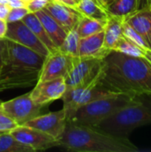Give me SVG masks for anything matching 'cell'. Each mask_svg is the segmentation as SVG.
Returning <instances> with one entry per match:
<instances>
[{"mask_svg": "<svg viewBox=\"0 0 151 152\" xmlns=\"http://www.w3.org/2000/svg\"><path fill=\"white\" fill-rule=\"evenodd\" d=\"M7 62V50L4 38H0V69Z\"/></svg>", "mask_w": 151, "mask_h": 152, "instance_id": "obj_31", "label": "cell"}, {"mask_svg": "<svg viewBox=\"0 0 151 152\" xmlns=\"http://www.w3.org/2000/svg\"><path fill=\"white\" fill-rule=\"evenodd\" d=\"M137 0H113L106 11L110 15L125 17L136 10Z\"/></svg>", "mask_w": 151, "mask_h": 152, "instance_id": "obj_24", "label": "cell"}, {"mask_svg": "<svg viewBox=\"0 0 151 152\" xmlns=\"http://www.w3.org/2000/svg\"><path fill=\"white\" fill-rule=\"evenodd\" d=\"M67 118L64 110H61L59 111L49 112L44 115H39L31 120L28 121L25 125L29 127H33L35 129L40 130L56 140L63 134L66 126H67Z\"/></svg>", "mask_w": 151, "mask_h": 152, "instance_id": "obj_13", "label": "cell"}, {"mask_svg": "<svg viewBox=\"0 0 151 152\" xmlns=\"http://www.w3.org/2000/svg\"><path fill=\"white\" fill-rule=\"evenodd\" d=\"M10 7L8 4H0V19L6 20V18L8 16V13L10 12Z\"/></svg>", "mask_w": 151, "mask_h": 152, "instance_id": "obj_32", "label": "cell"}, {"mask_svg": "<svg viewBox=\"0 0 151 152\" xmlns=\"http://www.w3.org/2000/svg\"><path fill=\"white\" fill-rule=\"evenodd\" d=\"M7 31V21L0 19V38H4Z\"/></svg>", "mask_w": 151, "mask_h": 152, "instance_id": "obj_34", "label": "cell"}, {"mask_svg": "<svg viewBox=\"0 0 151 152\" xmlns=\"http://www.w3.org/2000/svg\"><path fill=\"white\" fill-rule=\"evenodd\" d=\"M144 58L150 62L151 64V49H149L145 52V55H144Z\"/></svg>", "mask_w": 151, "mask_h": 152, "instance_id": "obj_37", "label": "cell"}, {"mask_svg": "<svg viewBox=\"0 0 151 152\" xmlns=\"http://www.w3.org/2000/svg\"><path fill=\"white\" fill-rule=\"evenodd\" d=\"M104 29L93 35L79 37L78 56H94L104 59L111 51L103 47Z\"/></svg>", "mask_w": 151, "mask_h": 152, "instance_id": "obj_16", "label": "cell"}, {"mask_svg": "<svg viewBox=\"0 0 151 152\" xmlns=\"http://www.w3.org/2000/svg\"><path fill=\"white\" fill-rule=\"evenodd\" d=\"M77 25L72 28L65 37L62 44L58 48L62 53L70 56H78V40L79 36L77 30Z\"/></svg>", "mask_w": 151, "mask_h": 152, "instance_id": "obj_25", "label": "cell"}, {"mask_svg": "<svg viewBox=\"0 0 151 152\" xmlns=\"http://www.w3.org/2000/svg\"><path fill=\"white\" fill-rule=\"evenodd\" d=\"M123 36L145 51L150 49V46L146 42V40L133 28H132L127 22H125V20L123 23Z\"/></svg>", "mask_w": 151, "mask_h": 152, "instance_id": "obj_27", "label": "cell"}, {"mask_svg": "<svg viewBox=\"0 0 151 152\" xmlns=\"http://www.w3.org/2000/svg\"><path fill=\"white\" fill-rule=\"evenodd\" d=\"M105 25L106 21L104 20H99L96 19L82 15L77 25V34L79 37H85L103 30Z\"/></svg>", "mask_w": 151, "mask_h": 152, "instance_id": "obj_22", "label": "cell"}, {"mask_svg": "<svg viewBox=\"0 0 151 152\" xmlns=\"http://www.w3.org/2000/svg\"><path fill=\"white\" fill-rule=\"evenodd\" d=\"M41 108L33 102L29 93L0 102V109L18 126H23L28 121L39 116Z\"/></svg>", "mask_w": 151, "mask_h": 152, "instance_id": "obj_7", "label": "cell"}, {"mask_svg": "<svg viewBox=\"0 0 151 152\" xmlns=\"http://www.w3.org/2000/svg\"><path fill=\"white\" fill-rule=\"evenodd\" d=\"M23 1H24V2H25V3H26V2H28V0H23Z\"/></svg>", "mask_w": 151, "mask_h": 152, "instance_id": "obj_40", "label": "cell"}, {"mask_svg": "<svg viewBox=\"0 0 151 152\" xmlns=\"http://www.w3.org/2000/svg\"><path fill=\"white\" fill-rule=\"evenodd\" d=\"M149 6V0H137V6H136V10L144 8V7H148Z\"/></svg>", "mask_w": 151, "mask_h": 152, "instance_id": "obj_35", "label": "cell"}, {"mask_svg": "<svg viewBox=\"0 0 151 152\" xmlns=\"http://www.w3.org/2000/svg\"><path fill=\"white\" fill-rule=\"evenodd\" d=\"M35 14L37 16V18L43 24L48 37H50L55 47L59 48L62 44L68 32H66L61 28V26L58 24V22L44 9L37 11L36 12H35Z\"/></svg>", "mask_w": 151, "mask_h": 152, "instance_id": "obj_19", "label": "cell"}, {"mask_svg": "<svg viewBox=\"0 0 151 152\" xmlns=\"http://www.w3.org/2000/svg\"><path fill=\"white\" fill-rule=\"evenodd\" d=\"M21 20L33 31V33L41 40V42L47 47V49L50 52H53L57 49L53 43L52 42V40L50 39V37H48L43 24L34 12L27 13L21 19Z\"/></svg>", "mask_w": 151, "mask_h": 152, "instance_id": "obj_20", "label": "cell"}, {"mask_svg": "<svg viewBox=\"0 0 151 152\" xmlns=\"http://www.w3.org/2000/svg\"><path fill=\"white\" fill-rule=\"evenodd\" d=\"M52 0H28L25 3V8L28 12H36L44 9Z\"/></svg>", "mask_w": 151, "mask_h": 152, "instance_id": "obj_29", "label": "cell"}, {"mask_svg": "<svg viewBox=\"0 0 151 152\" xmlns=\"http://www.w3.org/2000/svg\"><path fill=\"white\" fill-rule=\"evenodd\" d=\"M55 1H59V2H61V0H55Z\"/></svg>", "mask_w": 151, "mask_h": 152, "instance_id": "obj_41", "label": "cell"}, {"mask_svg": "<svg viewBox=\"0 0 151 152\" xmlns=\"http://www.w3.org/2000/svg\"><path fill=\"white\" fill-rule=\"evenodd\" d=\"M125 21L133 28L150 45L151 40V8L144 7L135 10L125 17ZM151 49V46H150Z\"/></svg>", "mask_w": 151, "mask_h": 152, "instance_id": "obj_17", "label": "cell"}, {"mask_svg": "<svg viewBox=\"0 0 151 152\" xmlns=\"http://www.w3.org/2000/svg\"><path fill=\"white\" fill-rule=\"evenodd\" d=\"M67 89L65 79L58 77L36 83L35 88L29 93L33 102L43 107L53 101L61 99Z\"/></svg>", "mask_w": 151, "mask_h": 152, "instance_id": "obj_14", "label": "cell"}, {"mask_svg": "<svg viewBox=\"0 0 151 152\" xmlns=\"http://www.w3.org/2000/svg\"><path fill=\"white\" fill-rule=\"evenodd\" d=\"M18 125L0 109V133L10 132Z\"/></svg>", "mask_w": 151, "mask_h": 152, "instance_id": "obj_28", "label": "cell"}, {"mask_svg": "<svg viewBox=\"0 0 151 152\" xmlns=\"http://www.w3.org/2000/svg\"><path fill=\"white\" fill-rule=\"evenodd\" d=\"M103 60L94 56H74L71 69L65 78L67 88L99 83L102 73Z\"/></svg>", "mask_w": 151, "mask_h": 152, "instance_id": "obj_5", "label": "cell"}, {"mask_svg": "<svg viewBox=\"0 0 151 152\" xmlns=\"http://www.w3.org/2000/svg\"><path fill=\"white\" fill-rule=\"evenodd\" d=\"M33 148L16 140L9 132L0 133V152H32Z\"/></svg>", "mask_w": 151, "mask_h": 152, "instance_id": "obj_23", "label": "cell"}, {"mask_svg": "<svg viewBox=\"0 0 151 152\" xmlns=\"http://www.w3.org/2000/svg\"><path fill=\"white\" fill-rule=\"evenodd\" d=\"M4 40L7 50L6 63L25 69H41L45 57L11 39L4 37Z\"/></svg>", "mask_w": 151, "mask_h": 152, "instance_id": "obj_9", "label": "cell"}, {"mask_svg": "<svg viewBox=\"0 0 151 152\" xmlns=\"http://www.w3.org/2000/svg\"><path fill=\"white\" fill-rule=\"evenodd\" d=\"M9 133L19 142L33 148L35 151L59 146L58 140L53 136L27 126H18Z\"/></svg>", "mask_w": 151, "mask_h": 152, "instance_id": "obj_12", "label": "cell"}, {"mask_svg": "<svg viewBox=\"0 0 151 152\" xmlns=\"http://www.w3.org/2000/svg\"><path fill=\"white\" fill-rule=\"evenodd\" d=\"M102 7H104L105 9H107V7L112 3L113 0H96Z\"/></svg>", "mask_w": 151, "mask_h": 152, "instance_id": "obj_36", "label": "cell"}, {"mask_svg": "<svg viewBox=\"0 0 151 152\" xmlns=\"http://www.w3.org/2000/svg\"><path fill=\"white\" fill-rule=\"evenodd\" d=\"M150 124L151 95H140L93 127L113 135L127 137L136 128Z\"/></svg>", "mask_w": 151, "mask_h": 152, "instance_id": "obj_3", "label": "cell"}, {"mask_svg": "<svg viewBox=\"0 0 151 152\" xmlns=\"http://www.w3.org/2000/svg\"><path fill=\"white\" fill-rule=\"evenodd\" d=\"M73 58L74 56L68 55L58 48L53 52H50L44 58L37 82L51 80L58 77H63L65 79L71 69Z\"/></svg>", "mask_w": 151, "mask_h": 152, "instance_id": "obj_10", "label": "cell"}, {"mask_svg": "<svg viewBox=\"0 0 151 152\" xmlns=\"http://www.w3.org/2000/svg\"><path fill=\"white\" fill-rule=\"evenodd\" d=\"M100 83L118 94L151 95V64L145 58L111 51L103 60Z\"/></svg>", "mask_w": 151, "mask_h": 152, "instance_id": "obj_1", "label": "cell"}, {"mask_svg": "<svg viewBox=\"0 0 151 152\" xmlns=\"http://www.w3.org/2000/svg\"><path fill=\"white\" fill-rule=\"evenodd\" d=\"M27 13H28V11L25 7L11 8L10 12L8 13V16L6 18V21L7 22H12V21L20 20Z\"/></svg>", "mask_w": 151, "mask_h": 152, "instance_id": "obj_30", "label": "cell"}, {"mask_svg": "<svg viewBox=\"0 0 151 152\" xmlns=\"http://www.w3.org/2000/svg\"><path fill=\"white\" fill-rule=\"evenodd\" d=\"M150 46H151V40H150Z\"/></svg>", "mask_w": 151, "mask_h": 152, "instance_id": "obj_42", "label": "cell"}, {"mask_svg": "<svg viewBox=\"0 0 151 152\" xmlns=\"http://www.w3.org/2000/svg\"><path fill=\"white\" fill-rule=\"evenodd\" d=\"M76 9L83 15L106 21L109 16L108 12L96 0H78Z\"/></svg>", "mask_w": 151, "mask_h": 152, "instance_id": "obj_21", "label": "cell"}, {"mask_svg": "<svg viewBox=\"0 0 151 152\" xmlns=\"http://www.w3.org/2000/svg\"><path fill=\"white\" fill-rule=\"evenodd\" d=\"M40 69H25L6 63L0 69V92L28 87L36 84Z\"/></svg>", "mask_w": 151, "mask_h": 152, "instance_id": "obj_8", "label": "cell"}, {"mask_svg": "<svg viewBox=\"0 0 151 152\" xmlns=\"http://www.w3.org/2000/svg\"><path fill=\"white\" fill-rule=\"evenodd\" d=\"M117 94L118 93H115L108 89L100 82L87 86L67 88L61 97L63 100V110L65 111L67 120H71L77 110L86 103Z\"/></svg>", "mask_w": 151, "mask_h": 152, "instance_id": "obj_6", "label": "cell"}, {"mask_svg": "<svg viewBox=\"0 0 151 152\" xmlns=\"http://www.w3.org/2000/svg\"><path fill=\"white\" fill-rule=\"evenodd\" d=\"M135 96L117 94L98 99L80 107L69 121L77 125L93 127L125 106L132 103Z\"/></svg>", "mask_w": 151, "mask_h": 152, "instance_id": "obj_4", "label": "cell"}, {"mask_svg": "<svg viewBox=\"0 0 151 152\" xmlns=\"http://www.w3.org/2000/svg\"><path fill=\"white\" fill-rule=\"evenodd\" d=\"M59 146L78 152H135L139 149L127 138L113 135L94 127L68 121L58 140Z\"/></svg>", "mask_w": 151, "mask_h": 152, "instance_id": "obj_2", "label": "cell"}, {"mask_svg": "<svg viewBox=\"0 0 151 152\" xmlns=\"http://www.w3.org/2000/svg\"><path fill=\"white\" fill-rule=\"evenodd\" d=\"M125 17L109 14L104 28L103 47L112 51L123 37V23Z\"/></svg>", "mask_w": 151, "mask_h": 152, "instance_id": "obj_18", "label": "cell"}, {"mask_svg": "<svg viewBox=\"0 0 151 152\" xmlns=\"http://www.w3.org/2000/svg\"><path fill=\"white\" fill-rule=\"evenodd\" d=\"M7 4L10 8L25 7V2L23 0H7Z\"/></svg>", "mask_w": 151, "mask_h": 152, "instance_id": "obj_33", "label": "cell"}, {"mask_svg": "<svg viewBox=\"0 0 151 152\" xmlns=\"http://www.w3.org/2000/svg\"><path fill=\"white\" fill-rule=\"evenodd\" d=\"M149 7L151 8V0H149Z\"/></svg>", "mask_w": 151, "mask_h": 152, "instance_id": "obj_39", "label": "cell"}, {"mask_svg": "<svg viewBox=\"0 0 151 152\" xmlns=\"http://www.w3.org/2000/svg\"><path fill=\"white\" fill-rule=\"evenodd\" d=\"M44 9L66 32H69L72 28H74L83 15L77 9L55 0H52Z\"/></svg>", "mask_w": 151, "mask_h": 152, "instance_id": "obj_15", "label": "cell"}, {"mask_svg": "<svg viewBox=\"0 0 151 152\" xmlns=\"http://www.w3.org/2000/svg\"><path fill=\"white\" fill-rule=\"evenodd\" d=\"M0 4H7V0H0Z\"/></svg>", "mask_w": 151, "mask_h": 152, "instance_id": "obj_38", "label": "cell"}, {"mask_svg": "<svg viewBox=\"0 0 151 152\" xmlns=\"http://www.w3.org/2000/svg\"><path fill=\"white\" fill-rule=\"evenodd\" d=\"M112 51H117L126 55H130L133 57H142V58H144L145 52H146L145 50L142 49L141 47L131 42L124 36L117 42V44L116 45V46Z\"/></svg>", "mask_w": 151, "mask_h": 152, "instance_id": "obj_26", "label": "cell"}, {"mask_svg": "<svg viewBox=\"0 0 151 152\" xmlns=\"http://www.w3.org/2000/svg\"><path fill=\"white\" fill-rule=\"evenodd\" d=\"M4 37L25 45L44 57H46L50 53L47 47L21 20L7 22V31Z\"/></svg>", "mask_w": 151, "mask_h": 152, "instance_id": "obj_11", "label": "cell"}]
</instances>
